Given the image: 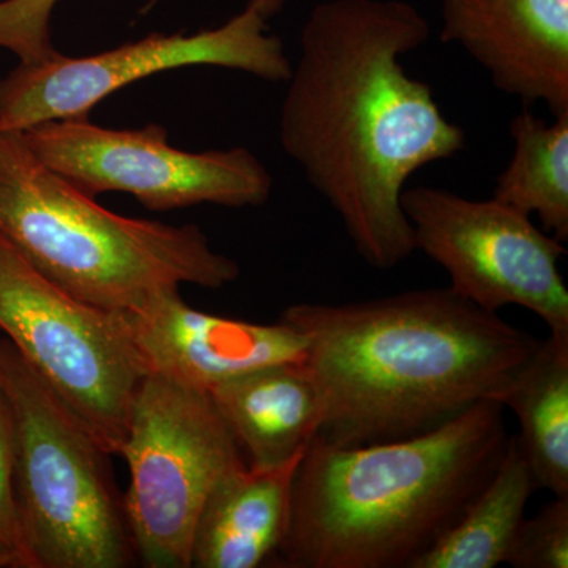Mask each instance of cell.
I'll list each match as a JSON object with an SVG mask.
<instances>
[{
    "mask_svg": "<svg viewBox=\"0 0 568 568\" xmlns=\"http://www.w3.org/2000/svg\"><path fill=\"white\" fill-rule=\"evenodd\" d=\"M0 568H22V564L11 549L0 547Z\"/></svg>",
    "mask_w": 568,
    "mask_h": 568,
    "instance_id": "obj_22",
    "label": "cell"
},
{
    "mask_svg": "<svg viewBox=\"0 0 568 568\" xmlns=\"http://www.w3.org/2000/svg\"><path fill=\"white\" fill-rule=\"evenodd\" d=\"M280 320L305 339L302 364L323 402L317 437L339 447L424 435L499 403L540 345L450 287L295 304Z\"/></svg>",
    "mask_w": 568,
    "mask_h": 568,
    "instance_id": "obj_2",
    "label": "cell"
},
{
    "mask_svg": "<svg viewBox=\"0 0 568 568\" xmlns=\"http://www.w3.org/2000/svg\"><path fill=\"white\" fill-rule=\"evenodd\" d=\"M402 207L416 250L447 272L455 294L493 313L523 306L551 334L568 335V290L559 267L567 250L532 216L495 197L469 200L428 185L406 186Z\"/></svg>",
    "mask_w": 568,
    "mask_h": 568,
    "instance_id": "obj_10",
    "label": "cell"
},
{
    "mask_svg": "<svg viewBox=\"0 0 568 568\" xmlns=\"http://www.w3.org/2000/svg\"><path fill=\"white\" fill-rule=\"evenodd\" d=\"M61 0H2L0 50L13 52L20 63L47 61L58 54L51 18Z\"/></svg>",
    "mask_w": 568,
    "mask_h": 568,
    "instance_id": "obj_19",
    "label": "cell"
},
{
    "mask_svg": "<svg viewBox=\"0 0 568 568\" xmlns=\"http://www.w3.org/2000/svg\"><path fill=\"white\" fill-rule=\"evenodd\" d=\"M506 564L514 568H568V496H555L523 519Z\"/></svg>",
    "mask_w": 568,
    "mask_h": 568,
    "instance_id": "obj_18",
    "label": "cell"
},
{
    "mask_svg": "<svg viewBox=\"0 0 568 568\" xmlns=\"http://www.w3.org/2000/svg\"><path fill=\"white\" fill-rule=\"evenodd\" d=\"M0 234L67 293L111 312H133L182 284L220 290L241 275L194 224L108 211L41 162L20 132H0Z\"/></svg>",
    "mask_w": 568,
    "mask_h": 568,
    "instance_id": "obj_4",
    "label": "cell"
},
{
    "mask_svg": "<svg viewBox=\"0 0 568 568\" xmlns=\"http://www.w3.org/2000/svg\"><path fill=\"white\" fill-rule=\"evenodd\" d=\"M301 459L274 469L244 465L224 476L197 518L192 568H260L274 562L290 525Z\"/></svg>",
    "mask_w": 568,
    "mask_h": 568,
    "instance_id": "obj_14",
    "label": "cell"
},
{
    "mask_svg": "<svg viewBox=\"0 0 568 568\" xmlns=\"http://www.w3.org/2000/svg\"><path fill=\"white\" fill-rule=\"evenodd\" d=\"M0 332L97 443L121 454L145 376L126 313L73 297L0 234Z\"/></svg>",
    "mask_w": 568,
    "mask_h": 568,
    "instance_id": "obj_6",
    "label": "cell"
},
{
    "mask_svg": "<svg viewBox=\"0 0 568 568\" xmlns=\"http://www.w3.org/2000/svg\"><path fill=\"white\" fill-rule=\"evenodd\" d=\"M444 43L458 44L500 92L568 112V0H440Z\"/></svg>",
    "mask_w": 568,
    "mask_h": 568,
    "instance_id": "obj_12",
    "label": "cell"
},
{
    "mask_svg": "<svg viewBox=\"0 0 568 568\" xmlns=\"http://www.w3.org/2000/svg\"><path fill=\"white\" fill-rule=\"evenodd\" d=\"M222 67L260 80L286 82L293 62L267 20L246 7L215 29L194 33L152 32L114 50L62 54L18 63L0 78V132H24L62 119L89 118L103 100L163 71Z\"/></svg>",
    "mask_w": 568,
    "mask_h": 568,
    "instance_id": "obj_9",
    "label": "cell"
},
{
    "mask_svg": "<svg viewBox=\"0 0 568 568\" xmlns=\"http://www.w3.org/2000/svg\"><path fill=\"white\" fill-rule=\"evenodd\" d=\"M537 489L517 435L508 436L506 454L488 484L414 568H495L506 564Z\"/></svg>",
    "mask_w": 568,
    "mask_h": 568,
    "instance_id": "obj_16",
    "label": "cell"
},
{
    "mask_svg": "<svg viewBox=\"0 0 568 568\" xmlns=\"http://www.w3.org/2000/svg\"><path fill=\"white\" fill-rule=\"evenodd\" d=\"M504 409L484 399L424 435L368 446L316 436L295 473L276 566L414 568L499 466Z\"/></svg>",
    "mask_w": 568,
    "mask_h": 568,
    "instance_id": "obj_3",
    "label": "cell"
},
{
    "mask_svg": "<svg viewBox=\"0 0 568 568\" xmlns=\"http://www.w3.org/2000/svg\"><path fill=\"white\" fill-rule=\"evenodd\" d=\"M119 455L130 470L123 508L138 562L192 568L205 500L224 476L246 465L211 395L142 377Z\"/></svg>",
    "mask_w": 568,
    "mask_h": 568,
    "instance_id": "obj_7",
    "label": "cell"
},
{
    "mask_svg": "<svg viewBox=\"0 0 568 568\" xmlns=\"http://www.w3.org/2000/svg\"><path fill=\"white\" fill-rule=\"evenodd\" d=\"M499 403L518 418L519 447L537 488L568 496V335L540 339Z\"/></svg>",
    "mask_w": 568,
    "mask_h": 568,
    "instance_id": "obj_15",
    "label": "cell"
},
{
    "mask_svg": "<svg viewBox=\"0 0 568 568\" xmlns=\"http://www.w3.org/2000/svg\"><path fill=\"white\" fill-rule=\"evenodd\" d=\"M14 422L9 398L0 387V547L11 549L28 568L13 481Z\"/></svg>",
    "mask_w": 568,
    "mask_h": 568,
    "instance_id": "obj_20",
    "label": "cell"
},
{
    "mask_svg": "<svg viewBox=\"0 0 568 568\" xmlns=\"http://www.w3.org/2000/svg\"><path fill=\"white\" fill-rule=\"evenodd\" d=\"M0 387L13 410L14 496L28 568L133 567L112 455L6 336Z\"/></svg>",
    "mask_w": 568,
    "mask_h": 568,
    "instance_id": "obj_5",
    "label": "cell"
},
{
    "mask_svg": "<svg viewBox=\"0 0 568 568\" xmlns=\"http://www.w3.org/2000/svg\"><path fill=\"white\" fill-rule=\"evenodd\" d=\"M20 133L41 162L82 193L130 194L153 212L260 207L274 189L267 166L250 149L182 151L159 123L108 129L89 118L62 119Z\"/></svg>",
    "mask_w": 568,
    "mask_h": 568,
    "instance_id": "obj_8",
    "label": "cell"
},
{
    "mask_svg": "<svg viewBox=\"0 0 568 568\" xmlns=\"http://www.w3.org/2000/svg\"><path fill=\"white\" fill-rule=\"evenodd\" d=\"M126 323L145 376L207 394L231 377L305 357V339L282 320L257 324L200 312L183 301L181 287L126 312Z\"/></svg>",
    "mask_w": 568,
    "mask_h": 568,
    "instance_id": "obj_11",
    "label": "cell"
},
{
    "mask_svg": "<svg viewBox=\"0 0 568 568\" xmlns=\"http://www.w3.org/2000/svg\"><path fill=\"white\" fill-rule=\"evenodd\" d=\"M155 2H159V0H153V2L149 3V7H153ZM284 3H286V0H250L246 7L257 11L261 17L268 20V18L275 17L276 13L282 11Z\"/></svg>",
    "mask_w": 568,
    "mask_h": 568,
    "instance_id": "obj_21",
    "label": "cell"
},
{
    "mask_svg": "<svg viewBox=\"0 0 568 568\" xmlns=\"http://www.w3.org/2000/svg\"><path fill=\"white\" fill-rule=\"evenodd\" d=\"M209 395L252 469L304 457L323 425V402L302 362L231 377Z\"/></svg>",
    "mask_w": 568,
    "mask_h": 568,
    "instance_id": "obj_13",
    "label": "cell"
},
{
    "mask_svg": "<svg viewBox=\"0 0 568 568\" xmlns=\"http://www.w3.org/2000/svg\"><path fill=\"white\" fill-rule=\"evenodd\" d=\"M432 28L405 0H324L306 18L280 111V145L342 220L362 260L390 271L416 252L406 183L465 151L428 82L403 58Z\"/></svg>",
    "mask_w": 568,
    "mask_h": 568,
    "instance_id": "obj_1",
    "label": "cell"
},
{
    "mask_svg": "<svg viewBox=\"0 0 568 568\" xmlns=\"http://www.w3.org/2000/svg\"><path fill=\"white\" fill-rule=\"evenodd\" d=\"M514 153L497 175L493 196L526 215L545 233L568 241V112L552 121L523 110L510 123Z\"/></svg>",
    "mask_w": 568,
    "mask_h": 568,
    "instance_id": "obj_17",
    "label": "cell"
}]
</instances>
